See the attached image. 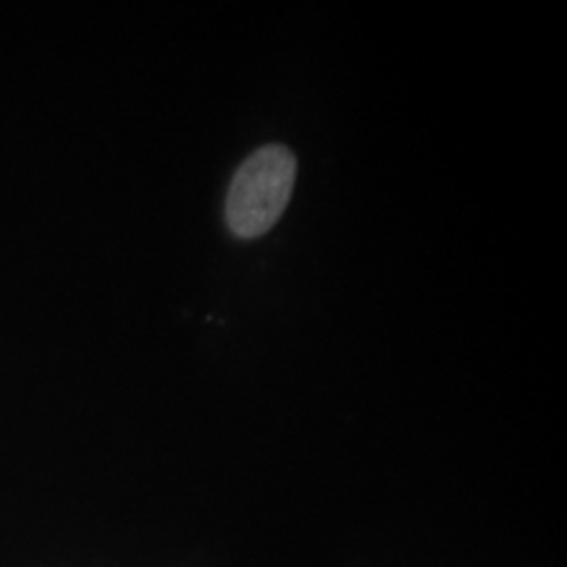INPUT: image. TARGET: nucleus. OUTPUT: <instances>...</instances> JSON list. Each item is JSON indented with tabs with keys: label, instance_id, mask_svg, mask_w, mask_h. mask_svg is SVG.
<instances>
[{
	"label": "nucleus",
	"instance_id": "obj_1",
	"mask_svg": "<svg viewBox=\"0 0 567 567\" xmlns=\"http://www.w3.org/2000/svg\"><path fill=\"white\" fill-rule=\"evenodd\" d=\"M297 179V158L280 143H269L250 154L236 171L225 219L234 236L252 240L280 221Z\"/></svg>",
	"mask_w": 567,
	"mask_h": 567
}]
</instances>
